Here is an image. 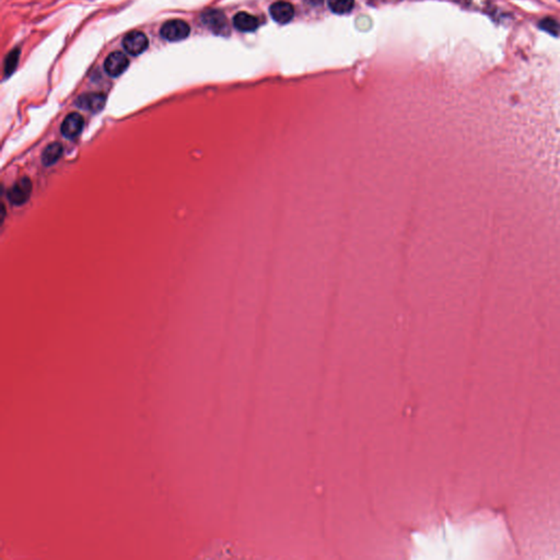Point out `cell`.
Returning a JSON list of instances; mask_svg holds the SVG:
<instances>
[{
  "instance_id": "obj_1",
  "label": "cell",
  "mask_w": 560,
  "mask_h": 560,
  "mask_svg": "<svg viewBox=\"0 0 560 560\" xmlns=\"http://www.w3.org/2000/svg\"><path fill=\"white\" fill-rule=\"evenodd\" d=\"M202 21L211 32L217 35H228L230 33L229 22L226 14L217 9H210L202 14Z\"/></svg>"
},
{
  "instance_id": "obj_2",
  "label": "cell",
  "mask_w": 560,
  "mask_h": 560,
  "mask_svg": "<svg viewBox=\"0 0 560 560\" xmlns=\"http://www.w3.org/2000/svg\"><path fill=\"white\" fill-rule=\"evenodd\" d=\"M189 32H191V28L185 21L175 19L163 23L160 34L163 38L170 41V42H177V41L186 38L189 35Z\"/></svg>"
},
{
  "instance_id": "obj_3",
  "label": "cell",
  "mask_w": 560,
  "mask_h": 560,
  "mask_svg": "<svg viewBox=\"0 0 560 560\" xmlns=\"http://www.w3.org/2000/svg\"><path fill=\"white\" fill-rule=\"evenodd\" d=\"M32 182L29 177H22L19 179L8 192V201L12 205L21 206L26 204L32 193Z\"/></svg>"
},
{
  "instance_id": "obj_4",
  "label": "cell",
  "mask_w": 560,
  "mask_h": 560,
  "mask_svg": "<svg viewBox=\"0 0 560 560\" xmlns=\"http://www.w3.org/2000/svg\"><path fill=\"white\" fill-rule=\"evenodd\" d=\"M148 46H149V41H148L145 33L139 31L129 32L123 39V47H124L125 52L133 56L143 54Z\"/></svg>"
},
{
  "instance_id": "obj_5",
  "label": "cell",
  "mask_w": 560,
  "mask_h": 560,
  "mask_svg": "<svg viewBox=\"0 0 560 560\" xmlns=\"http://www.w3.org/2000/svg\"><path fill=\"white\" fill-rule=\"evenodd\" d=\"M106 103V96L101 92H88L81 94L77 100L76 105L78 108L89 111L91 113L101 112Z\"/></svg>"
},
{
  "instance_id": "obj_6",
  "label": "cell",
  "mask_w": 560,
  "mask_h": 560,
  "mask_svg": "<svg viewBox=\"0 0 560 560\" xmlns=\"http://www.w3.org/2000/svg\"><path fill=\"white\" fill-rule=\"evenodd\" d=\"M129 66L127 56L122 52L111 53L104 62V69L109 76L116 78L121 76Z\"/></svg>"
},
{
  "instance_id": "obj_7",
  "label": "cell",
  "mask_w": 560,
  "mask_h": 560,
  "mask_svg": "<svg viewBox=\"0 0 560 560\" xmlns=\"http://www.w3.org/2000/svg\"><path fill=\"white\" fill-rule=\"evenodd\" d=\"M85 126V119L78 113H71L66 116L61 126V131L64 137L73 139L78 137Z\"/></svg>"
},
{
  "instance_id": "obj_8",
  "label": "cell",
  "mask_w": 560,
  "mask_h": 560,
  "mask_svg": "<svg viewBox=\"0 0 560 560\" xmlns=\"http://www.w3.org/2000/svg\"><path fill=\"white\" fill-rule=\"evenodd\" d=\"M269 13L273 20L277 23L286 24L293 19L294 8L290 3L280 0V2H276L270 6Z\"/></svg>"
},
{
  "instance_id": "obj_9",
  "label": "cell",
  "mask_w": 560,
  "mask_h": 560,
  "mask_svg": "<svg viewBox=\"0 0 560 560\" xmlns=\"http://www.w3.org/2000/svg\"><path fill=\"white\" fill-rule=\"evenodd\" d=\"M233 26L241 32H253L258 28L259 22L256 16L248 12H238L233 18Z\"/></svg>"
},
{
  "instance_id": "obj_10",
  "label": "cell",
  "mask_w": 560,
  "mask_h": 560,
  "mask_svg": "<svg viewBox=\"0 0 560 560\" xmlns=\"http://www.w3.org/2000/svg\"><path fill=\"white\" fill-rule=\"evenodd\" d=\"M63 146L59 143L49 144L42 153V162L45 167H51L58 161L63 155Z\"/></svg>"
},
{
  "instance_id": "obj_11",
  "label": "cell",
  "mask_w": 560,
  "mask_h": 560,
  "mask_svg": "<svg viewBox=\"0 0 560 560\" xmlns=\"http://www.w3.org/2000/svg\"><path fill=\"white\" fill-rule=\"evenodd\" d=\"M20 53H21L20 48H14L13 51H11L9 54L7 55L6 59H5V66H4L5 78H8L9 76H11L12 73L14 72V70L16 69V66H18V64H19Z\"/></svg>"
},
{
  "instance_id": "obj_12",
  "label": "cell",
  "mask_w": 560,
  "mask_h": 560,
  "mask_svg": "<svg viewBox=\"0 0 560 560\" xmlns=\"http://www.w3.org/2000/svg\"><path fill=\"white\" fill-rule=\"evenodd\" d=\"M355 0H328V7L336 14H345L352 10Z\"/></svg>"
},
{
  "instance_id": "obj_13",
  "label": "cell",
  "mask_w": 560,
  "mask_h": 560,
  "mask_svg": "<svg viewBox=\"0 0 560 560\" xmlns=\"http://www.w3.org/2000/svg\"><path fill=\"white\" fill-rule=\"evenodd\" d=\"M539 28L550 33V34L557 35L559 34V31H560V24L555 19L545 18L539 22Z\"/></svg>"
}]
</instances>
